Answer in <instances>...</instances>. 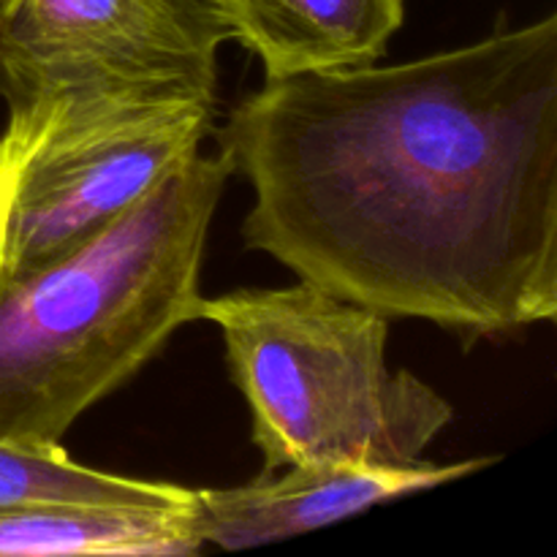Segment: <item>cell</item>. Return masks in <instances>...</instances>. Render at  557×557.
<instances>
[{
	"label": "cell",
	"mask_w": 557,
	"mask_h": 557,
	"mask_svg": "<svg viewBox=\"0 0 557 557\" xmlns=\"http://www.w3.org/2000/svg\"><path fill=\"white\" fill-rule=\"evenodd\" d=\"M272 256L466 343L557 315V16L397 65L267 79L218 131Z\"/></svg>",
	"instance_id": "1"
},
{
	"label": "cell",
	"mask_w": 557,
	"mask_h": 557,
	"mask_svg": "<svg viewBox=\"0 0 557 557\" xmlns=\"http://www.w3.org/2000/svg\"><path fill=\"white\" fill-rule=\"evenodd\" d=\"M232 163L194 152L109 226L0 270V441L49 449L199 321L201 261Z\"/></svg>",
	"instance_id": "2"
},
{
	"label": "cell",
	"mask_w": 557,
	"mask_h": 557,
	"mask_svg": "<svg viewBox=\"0 0 557 557\" xmlns=\"http://www.w3.org/2000/svg\"><path fill=\"white\" fill-rule=\"evenodd\" d=\"M199 319L221 330L267 471L413 466L455 417L433 386L386 368L389 319L308 281L205 297Z\"/></svg>",
	"instance_id": "3"
},
{
	"label": "cell",
	"mask_w": 557,
	"mask_h": 557,
	"mask_svg": "<svg viewBox=\"0 0 557 557\" xmlns=\"http://www.w3.org/2000/svg\"><path fill=\"white\" fill-rule=\"evenodd\" d=\"M218 98L58 92L9 109L0 134V270L58 259L123 215L215 131Z\"/></svg>",
	"instance_id": "4"
},
{
	"label": "cell",
	"mask_w": 557,
	"mask_h": 557,
	"mask_svg": "<svg viewBox=\"0 0 557 557\" xmlns=\"http://www.w3.org/2000/svg\"><path fill=\"white\" fill-rule=\"evenodd\" d=\"M218 0H0V98L152 90L215 98Z\"/></svg>",
	"instance_id": "5"
},
{
	"label": "cell",
	"mask_w": 557,
	"mask_h": 557,
	"mask_svg": "<svg viewBox=\"0 0 557 557\" xmlns=\"http://www.w3.org/2000/svg\"><path fill=\"white\" fill-rule=\"evenodd\" d=\"M495 457L451 466L413 462H315L264 473L259 482L228 490H196V531L218 549H253L351 520L373 506L424 493L493 466Z\"/></svg>",
	"instance_id": "6"
},
{
	"label": "cell",
	"mask_w": 557,
	"mask_h": 557,
	"mask_svg": "<svg viewBox=\"0 0 557 557\" xmlns=\"http://www.w3.org/2000/svg\"><path fill=\"white\" fill-rule=\"evenodd\" d=\"M408 0H218L228 38L267 79L379 63L406 22Z\"/></svg>",
	"instance_id": "7"
},
{
	"label": "cell",
	"mask_w": 557,
	"mask_h": 557,
	"mask_svg": "<svg viewBox=\"0 0 557 557\" xmlns=\"http://www.w3.org/2000/svg\"><path fill=\"white\" fill-rule=\"evenodd\" d=\"M201 549L196 506L44 504L0 511V557H183Z\"/></svg>",
	"instance_id": "8"
},
{
	"label": "cell",
	"mask_w": 557,
	"mask_h": 557,
	"mask_svg": "<svg viewBox=\"0 0 557 557\" xmlns=\"http://www.w3.org/2000/svg\"><path fill=\"white\" fill-rule=\"evenodd\" d=\"M44 504L194 509L196 490L96 471L71 460L60 446L36 449L0 441V511Z\"/></svg>",
	"instance_id": "9"
}]
</instances>
